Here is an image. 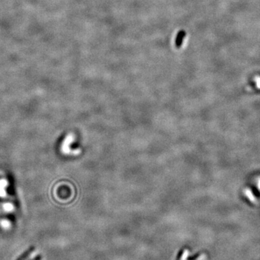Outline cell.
<instances>
[{
	"label": "cell",
	"instance_id": "6da1fadb",
	"mask_svg": "<svg viewBox=\"0 0 260 260\" xmlns=\"http://www.w3.org/2000/svg\"><path fill=\"white\" fill-rule=\"evenodd\" d=\"M244 194H245L246 196L247 197L249 200L251 201V202H253V203L257 202V198H256L255 196L253 194L252 192H251L249 189H246L245 191H244Z\"/></svg>",
	"mask_w": 260,
	"mask_h": 260
},
{
	"label": "cell",
	"instance_id": "7a4b0ae2",
	"mask_svg": "<svg viewBox=\"0 0 260 260\" xmlns=\"http://www.w3.org/2000/svg\"><path fill=\"white\" fill-rule=\"evenodd\" d=\"M37 254H38V251H36V250H34V251H30L28 253L27 255L25 256V257H22V258H21L20 259H19V260H32L33 259H34L35 257L37 256Z\"/></svg>",
	"mask_w": 260,
	"mask_h": 260
},
{
	"label": "cell",
	"instance_id": "3957f363",
	"mask_svg": "<svg viewBox=\"0 0 260 260\" xmlns=\"http://www.w3.org/2000/svg\"><path fill=\"white\" fill-rule=\"evenodd\" d=\"M184 36H185V33L184 31H181L180 33H178V36H177V38H176V42L177 46H181V42H182V39H183V38L184 37Z\"/></svg>",
	"mask_w": 260,
	"mask_h": 260
},
{
	"label": "cell",
	"instance_id": "277c9868",
	"mask_svg": "<svg viewBox=\"0 0 260 260\" xmlns=\"http://www.w3.org/2000/svg\"><path fill=\"white\" fill-rule=\"evenodd\" d=\"M0 224H1V226H2L4 229H6V230H7V229H9V228H10V223H9V221H8V220H2L1 223H0Z\"/></svg>",
	"mask_w": 260,
	"mask_h": 260
},
{
	"label": "cell",
	"instance_id": "5b68a950",
	"mask_svg": "<svg viewBox=\"0 0 260 260\" xmlns=\"http://www.w3.org/2000/svg\"><path fill=\"white\" fill-rule=\"evenodd\" d=\"M258 188L260 189V178L259 179V181H258Z\"/></svg>",
	"mask_w": 260,
	"mask_h": 260
}]
</instances>
